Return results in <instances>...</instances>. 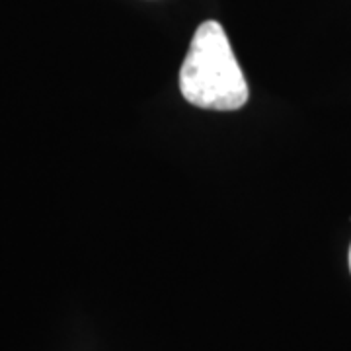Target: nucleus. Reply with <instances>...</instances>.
Returning <instances> with one entry per match:
<instances>
[{
    "label": "nucleus",
    "mask_w": 351,
    "mask_h": 351,
    "mask_svg": "<svg viewBox=\"0 0 351 351\" xmlns=\"http://www.w3.org/2000/svg\"><path fill=\"white\" fill-rule=\"evenodd\" d=\"M348 260H350V271H351V246H350V258H348Z\"/></svg>",
    "instance_id": "2"
},
{
    "label": "nucleus",
    "mask_w": 351,
    "mask_h": 351,
    "mask_svg": "<svg viewBox=\"0 0 351 351\" xmlns=\"http://www.w3.org/2000/svg\"><path fill=\"white\" fill-rule=\"evenodd\" d=\"M180 92L191 106L213 112H237L248 101L246 78L219 22L195 29L180 69Z\"/></svg>",
    "instance_id": "1"
}]
</instances>
